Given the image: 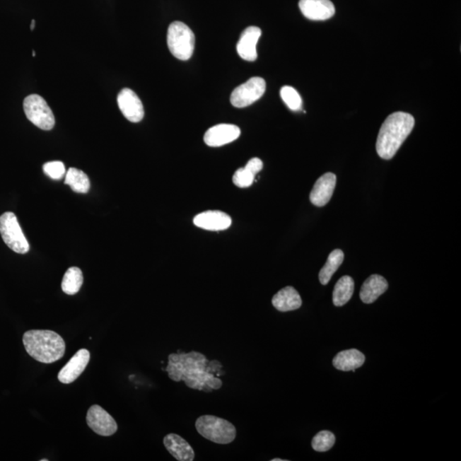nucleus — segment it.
I'll return each mask as SVG.
<instances>
[{"instance_id":"15","label":"nucleus","mask_w":461,"mask_h":461,"mask_svg":"<svg viewBox=\"0 0 461 461\" xmlns=\"http://www.w3.org/2000/svg\"><path fill=\"white\" fill-rule=\"evenodd\" d=\"M262 35L260 28L251 26L243 31L237 44V51L241 59L253 62L257 59V45Z\"/></svg>"},{"instance_id":"16","label":"nucleus","mask_w":461,"mask_h":461,"mask_svg":"<svg viewBox=\"0 0 461 461\" xmlns=\"http://www.w3.org/2000/svg\"><path fill=\"white\" fill-rule=\"evenodd\" d=\"M197 228L209 230H223L232 225V219L226 213L221 211H206L199 214L193 219Z\"/></svg>"},{"instance_id":"1","label":"nucleus","mask_w":461,"mask_h":461,"mask_svg":"<svg viewBox=\"0 0 461 461\" xmlns=\"http://www.w3.org/2000/svg\"><path fill=\"white\" fill-rule=\"evenodd\" d=\"M207 358L203 354L196 351L182 354H171L168 356V364L165 371L168 377L175 382L184 381L189 388L211 392L213 390H219L222 381L214 375Z\"/></svg>"},{"instance_id":"8","label":"nucleus","mask_w":461,"mask_h":461,"mask_svg":"<svg viewBox=\"0 0 461 461\" xmlns=\"http://www.w3.org/2000/svg\"><path fill=\"white\" fill-rule=\"evenodd\" d=\"M266 81L261 77L250 78L245 83L238 86L230 95V103L236 108H245V107L254 104L255 102L260 100L265 93Z\"/></svg>"},{"instance_id":"2","label":"nucleus","mask_w":461,"mask_h":461,"mask_svg":"<svg viewBox=\"0 0 461 461\" xmlns=\"http://www.w3.org/2000/svg\"><path fill=\"white\" fill-rule=\"evenodd\" d=\"M413 115L406 112H395L383 123L378 134L376 150L385 160L393 158L414 127Z\"/></svg>"},{"instance_id":"26","label":"nucleus","mask_w":461,"mask_h":461,"mask_svg":"<svg viewBox=\"0 0 461 461\" xmlns=\"http://www.w3.org/2000/svg\"><path fill=\"white\" fill-rule=\"evenodd\" d=\"M336 438L332 432L321 431L312 440V448L317 452H327L334 446Z\"/></svg>"},{"instance_id":"12","label":"nucleus","mask_w":461,"mask_h":461,"mask_svg":"<svg viewBox=\"0 0 461 461\" xmlns=\"http://www.w3.org/2000/svg\"><path fill=\"white\" fill-rule=\"evenodd\" d=\"M240 134V127L235 125L219 124L206 132L204 139L206 145L209 146L220 147L236 141Z\"/></svg>"},{"instance_id":"14","label":"nucleus","mask_w":461,"mask_h":461,"mask_svg":"<svg viewBox=\"0 0 461 461\" xmlns=\"http://www.w3.org/2000/svg\"><path fill=\"white\" fill-rule=\"evenodd\" d=\"M337 177L332 173H327L320 176L311 191V203L317 207H323L327 204L334 192Z\"/></svg>"},{"instance_id":"3","label":"nucleus","mask_w":461,"mask_h":461,"mask_svg":"<svg viewBox=\"0 0 461 461\" xmlns=\"http://www.w3.org/2000/svg\"><path fill=\"white\" fill-rule=\"evenodd\" d=\"M23 341L28 355L41 363H53L64 356L65 342L55 332L28 331L24 333Z\"/></svg>"},{"instance_id":"5","label":"nucleus","mask_w":461,"mask_h":461,"mask_svg":"<svg viewBox=\"0 0 461 461\" xmlns=\"http://www.w3.org/2000/svg\"><path fill=\"white\" fill-rule=\"evenodd\" d=\"M168 47L173 56L180 60L191 59L195 48V35L181 22L172 23L168 30Z\"/></svg>"},{"instance_id":"18","label":"nucleus","mask_w":461,"mask_h":461,"mask_svg":"<svg viewBox=\"0 0 461 461\" xmlns=\"http://www.w3.org/2000/svg\"><path fill=\"white\" fill-rule=\"evenodd\" d=\"M388 282L380 275L373 274L366 279L360 292L361 301L366 304L373 303L388 290Z\"/></svg>"},{"instance_id":"32","label":"nucleus","mask_w":461,"mask_h":461,"mask_svg":"<svg viewBox=\"0 0 461 461\" xmlns=\"http://www.w3.org/2000/svg\"><path fill=\"white\" fill-rule=\"evenodd\" d=\"M41 461H47V460H45H45H41Z\"/></svg>"},{"instance_id":"9","label":"nucleus","mask_w":461,"mask_h":461,"mask_svg":"<svg viewBox=\"0 0 461 461\" xmlns=\"http://www.w3.org/2000/svg\"><path fill=\"white\" fill-rule=\"evenodd\" d=\"M86 422L91 429L103 436L114 435L118 428L113 417L98 405L90 407L86 414Z\"/></svg>"},{"instance_id":"28","label":"nucleus","mask_w":461,"mask_h":461,"mask_svg":"<svg viewBox=\"0 0 461 461\" xmlns=\"http://www.w3.org/2000/svg\"><path fill=\"white\" fill-rule=\"evenodd\" d=\"M43 170L51 179L59 180L66 175L65 165L60 161H53L44 164Z\"/></svg>"},{"instance_id":"6","label":"nucleus","mask_w":461,"mask_h":461,"mask_svg":"<svg viewBox=\"0 0 461 461\" xmlns=\"http://www.w3.org/2000/svg\"><path fill=\"white\" fill-rule=\"evenodd\" d=\"M0 234L7 246L14 252L26 254L30 250V244L14 213L6 212L0 216Z\"/></svg>"},{"instance_id":"13","label":"nucleus","mask_w":461,"mask_h":461,"mask_svg":"<svg viewBox=\"0 0 461 461\" xmlns=\"http://www.w3.org/2000/svg\"><path fill=\"white\" fill-rule=\"evenodd\" d=\"M299 8L303 15L312 21L330 19L336 12L331 0H300Z\"/></svg>"},{"instance_id":"20","label":"nucleus","mask_w":461,"mask_h":461,"mask_svg":"<svg viewBox=\"0 0 461 461\" xmlns=\"http://www.w3.org/2000/svg\"><path fill=\"white\" fill-rule=\"evenodd\" d=\"M366 358L363 354L356 349L341 351L333 359V366L340 371H352L364 364Z\"/></svg>"},{"instance_id":"21","label":"nucleus","mask_w":461,"mask_h":461,"mask_svg":"<svg viewBox=\"0 0 461 461\" xmlns=\"http://www.w3.org/2000/svg\"><path fill=\"white\" fill-rule=\"evenodd\" d=\"M263 163L261 159L255 158L250 159L245 168H241L235 172L233 177L234 185L240 188H246L253 184L255 177L262 170Z\"/></svg>"},{"instance_id":"11","label":"nucleus","mask_w":461,"mask_h":461,"mask_svg":"<svg viewBox=\"0 0 461 461\" xmlns=\"http://www.w3.org/2000/svg\"><path fill=\"white\" fill-rule=\"evenodd\" d=\"M90 361V352L88 349H82L76 353L71 360L66 364L57 375L62 384H71L76 381L81 374L85 371Z\"/></svg>"},{"instance_id":"4","label":"nucleus","mask_w":461,"mask_h":461,"mask_svg":"<svg viewBox=\"0 0 461 461\" xmlns=\"http://www.w3.org/2000/svg\"><path fill=\"white\" fill-rule=\"evenodd\" d=\"M197 432L217 444H228L234 441L237 431L232 423L213 415H203L197 419L195 424Z\"/></svg>"},{"instance_id":"27","label":"nucleus","mask_w":461,"mask_h":461,"mask_svg":"<svg viewBox=\"0 0 461 461\" xmlns=\"http://www.w3.org/2000/svg\"><path fill=\"white\" fill-rule=\"evenodd\" d=\"M281 96L290 110L298 111L302 109V98L295 88L289 86H283L281 90Z\"/></svg>"},{"instance_id":"10","label":"nucleus","mask_w":461,"mask_h":461,"mask_svg":"<svg viewBox=\"0 0 461 461\" xmlns=\"http://www.w3.org/2000/svg\"><path fill=\"white\" fill-rule=\"evenodd\" d=\"M117 103L122 113L131 122L142 121L145 110L137 94L133 90L124 88L118 94Z\"/></svg>"},{"instance_id":"22","label":"nucleus","mask_w":461,"mask_h":461,"mask_svg":"<svg viewBox=\"0 0 461 461\" xmlns=\"http://www.w3.org/2000/svg\"><path fill=\"white\" fill-rule=\"evenodd\" d=\"M354 290H355V282L349 276H344L336 284L333 291V304L337 307L345 305L351 299Z\"/></svg>"},{"instance_id":"25","label":"nucleus","mask_w":461,"mask_h":461,"mask_svg":"<svg viewBox=\"0 0 461 461\" xmlns=\"http://www.w3.org/2000/svg\"><path fill=\"white\" fill-rule=\"evenodd\" d=\"M82 284H83V274L79 267H72L66 272L63 281H62V290L67 295H76L80 291Z\"/></svg>"},{"instance_id":"29","label":"nucleus","mask_w":461,"mask_h":461,"mask_svg":"<svg viewBox=\"0 0 461 461\" xmlns=\"http://www.w3.org/2000/svg\"><path fill=\"white\" fill-rule=\"evenodd\" d=\"M35 27V21L33 20L30 26L31 30H34Z\"/></svg>"},{"instance_id":"24","label":"nucleus","mask_w":461,"mask_h":461,"mask_svg":"<svg viewBox=\"0 0 461 461\" xmlns=\"http://www.w3.org/2000/svg\"><path fill=\"white\" fill-rule=\"evenodd\" d=\"M65 184L77 193H88L90 190V180L83 171L71 168L66 172Z\"/></svg>"},{"instance_id":"17","label":"nucleus","mask_w":461,"mask_h":461,"mask_svg":"<svg viewBox=\"0 0 461 461\" xmlns=\"http://www.w3.org/2000/svg\"><path fill=\"white\" fill-rule=\"evenodd\" d=\"M163 444L177 460L192 461L195 458V452L190 444L179 435H167L163 439Z\"/></svg>"},{"instance_id":"7","label":"nucleus","mask_w":461,"mask_h":461,"mask_svg":"<svg viewBox=\"0 0 461 461\" xmlns=\"http://www.w3.org/2000/svg\"><path fill=\"white\" fill-rule=\"evenodd\" d=\"M23 110L26 117L39 129L49 131L55 126V117L52 110L42 97L32 94L23 101Z\"/></svg>"},{"instance_id":"23","label":"nucleus","mask_w":461,"mask_h":461,"mask_svg":"<svg viewBox=\"0 0 461 461\" xmlns=\"http://www.w3.org/2000/svg\"><path fill=\"white\" fill-rule=\"evenodd\" d=\"M344 259V254L341 250H334L329 255L326 264L321 269L319 274L320 282L323 286L327 285L331 281L333 274L343 263Z\"/></svg>"},{"instance_id":"30","label":"nucleus","mask_w":461,"mask_h":461,"mask_svg":"<svg viewBox=\"0 0 461 461\" xmlns=\"http://www.w3.org/2000/svg\"><path fill=\"white\" fill-rule=\"evenodd\" d=\"M272 461H285V460H281V459H274V460H272Z\"/></svg>"},{"instance_id":"31","label":"nucleus","mask_w":461,"mask_h":461,"mask_svg":"<svg viewBox=\"0 0 461 461\" xmlns=\"http://www.w3.org/2000/svg\"><path fill=\"white\" fill-rule=\"evenodd\" d=\"M33 56H34V57L35 56V51H33Z\"/></svg>"},{"instance_id":"19","label":"nucleus","mask_w":461,"mask_h":461,"mask_svg":"<svg viewBox=\"0 0 461 461\" xmlns=\"http://www.w3.org/2000/svg\"><path fill=\"white\" fill-rule=\"evenodd\" d=\"M272 303L276 310L288 312L298 310L303 302L301 296L294 287L286 286L274 295Z\"/></svg>"}]
</instances>
